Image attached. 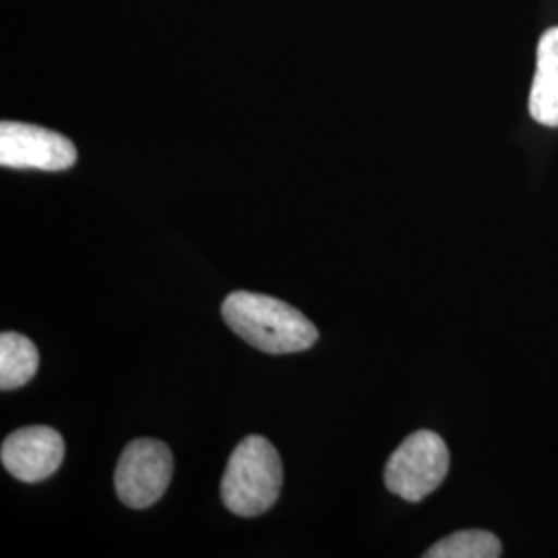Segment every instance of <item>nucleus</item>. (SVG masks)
Here are the masks:
<instances>
[{
    "mask_svg": "<svg viewBox=\"0 0 558 558\" xmlns=\"http://www.w3.org/2000/svg\"><path fill=\"white\" fill-rule=\"evenodd\" d=\"M449 472V449L433 430L410 435L396 449L385 468V486L396 497L410 502L428 497Z\"/></svg>",
    "mask_w": 558,
    "mask_h": 558,
    "instance_id": "nucleus-3",
    "label": "nucleus"
},
{
    "mask_svg": "<svg viewBox=\"0 0 558 558\" xmlns=\"http://www.w3.org/2000/svg\"><path fill=\"white\" fill-rule=\"evenodd\" d=\"M0 459L13 478L27 484L41 482L59 470L64 440L50 426H25L4 439Z\"/></svg>",
    "mask_w": 558,
    "mask_h": 558,
    "instance_id": "nucleus-6",
    "label": "nucleus"
},
{
    "mask_svg": "<svg viewBox=\"0 0 558 558\" xmlns=\"http://www.w3.org/2000/svg\"><path fill=\"white\" fill-rule=\"evenodd\" d=\"M283 484V465L278 449L259 435L240 442L228 459L221 478V500L240 518L267 513L279 499Z\"/></svg>",
    "mask_w": 558,
    "mask_h": 558,
    "instance_id": "nucleus-2",
    "label": "nucleus"
},
{
    "mask_svg": "<svg viewBox=\"0 0 558 558\" xmlns=\"http://www.w3.org/2000/svg\"><path fill=\"white\" fill-rule=\"evenodd\" d=\"M502 553L500 539L484 530H463L440 539L426 558H497Z\"/></svg>",
    "mask_w": 558,
    "mask_h": 558,
    "instance_id": "nucleus-9",
    "label": "nucleus"
},
{
    "mask_svg": "<svg viewBox=\"0 0 558 558\" xmlns=\"http://www.w3.org/2000/svg\"><path fill=\"white\" fill-rule=\"evenodd\" d=\"M221 315L236 336L265 354H296L319 339L317 327L299 308L257 292H232Z\"/></svg>",
    "mask_w": 558,
    "mask_h": 558,
    "instance_id": "nucleus-1",
    "label": "nucleus"
},
{
    "mask_svg": "<svg viewBox=\"0 0 558 558\" xmlns=\"http://www.w3.org/2000/svg\"><path fill=\"white\" fill-rule=\"evenodd\" d=\"M40 366V354L32 339L7 331L0 336V389H20L34 379Z\"/></svg>",
    "mask_w": 558,
    "mask_h": 558,
    "instance_id": "nucleus-8",
    "label": "nucleus"
},
{
    "mask_svg": "<svg viewBox=\"0 0 558 558\" xmlns=\"http://www.w3.org/2000/svg\"><path fill=\"white\" fill-rule=\"evenodd\" d=\"M530 114L544 126H558V27L548 29L539 38Z\"/></svg>",
    "mask_w": 558,
    "mask_h": 558,
    "instance_id": "nucleus-7",
    "label": "nucleus"
},
{
    "mask_svg": "<svg viewBox=\"0 0 558 558\" xmlns=\"http://www.w3.org/2000/svg\"><path fill=\"white\" fill-rule=\"evenodd\" d=\"M174 474V458L166 442L135 439L122 451L114 474L119 499L131 509H147L163 497Z\"/></svg>",
    "mask_w": 558,
    "mask_h": 558,
    "instance_id": "nucleus-4",
    "label": "nucleus"
},
{
    "mask_svg": "<svg viewBox=\"0 0 558 558\" xmlns=\"http://www.w3.org/2000/svg\"><path fill=\"white\" fill-rule=\"evenodd\" d=\"M77 149L64 135L36 124L2 120L0 124V163L17 170L62 172L75 166Z\"/></svg>",
    "mask_w": 558,
    "mask_h": 558,
    "instance_id": "nucleus-5",
    "label": "nucleus"
}]
</instances>
